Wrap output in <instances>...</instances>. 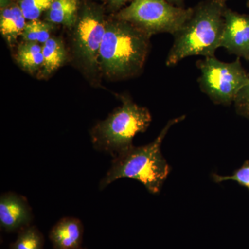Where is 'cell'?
<instances>
[{
    "label": "cell",
    "mask_w": 249,
    "mask_h": 249,
    "mask_svg": "<svg viewBox=\"0 0 249 249\" xmlns=\"http://www.w3.org/2000/svg\"><path fill=\"white\" fill-rule=\"evenodd\" d=\"M167 1L178 7L185 8V0H167Z\"/></svg>",
    "instance_id": "21"
},
{
    "label": "cell",
    "mask_w": 249,
    "mask_h": 249,
    "mask_svg": "<svg viewBox=\"0 0 249 249\" xmlns=\"http://www.w3.org/2000/svg\"><path fill=\"white\" fill-rule=\"evenodd\" d=\"M16 60L23 70L34 73L42 68L43 64L42 45L34 42L21 43L18 46Z\"/></svg>",
    "instance_id": "14"
},
{
    "label": "cell",
    "mask_w": 249,
    "mask_h": 249,
    "mask_svg": "<svg viewBox=\"0 0 249 249\" xmlns=\"http://www.w3.org/2000/svg\"><path fill=\"white\" fill-rule=\"evenodd\" d=\"M111 9L119 10L128 2H132L133 0H108Z\"/></svg>",
    "instance_id": "20"
},
{
    "label": "cell",
    "mask_w": 249,
    "mask_h": 249,
    "mask_svg": "<svg viewBox=\"0 0 249 249\" xmlns=\"http://www.w3.org/2000/svg\"><path fill=\"white\" fill-rule=\"evenodd\" d=\"M247 7L249 8V0H247Z\"/></svg>",
    "instance_id": "22"
},
{
    "label": "cell",
    "mask_w": 249,
    "mask_h": 249,
    "mask_svg": "<svg viewBox=\"0 0 249 249\" xmlns=\"http://www.w3.org/2000/svg\"><path fill=\"white\" fill-rule=\"evenodd\" d=\"M34 214L27 199L13 192L0 196V227L4 232H18L31 225Z\"/></svg>",
    "instance_id": "9"
},
{
    "label": "cell",
    "mask_w": 249,
    "mask_h": 249,
    "mask_svg": "<svg viewBox=\"0 0 249 249\" xmlns=\"http://www.w3.org/2000/svg\"><path fill=\"white\" fill-rule=\"evenodd\" d=\"M76 249H87L86 248H83V247H80V248Z\"/></svg>",
    "instance_id": "23"
},
{
    "label": "cell",
    "mask_w": 249,
    "mask_h": 249,
    "mask_svg": "<svg viewBox=\"0 0 249 249\" xmlns=\"http://www.w3.org/2000/svg\"><path fill=\"white\" fill-rule=\"evenodd\" d=\"M122 105L98 123L91 132L93 147L113 158L133 146L132 141L137 134L145 132L152 121L147 108L139 106L130 98H121Z\"/></svg>",
    "instance_id": "4"
},
{
    "label": "cell",
    "mask_w": 249,
    "mask_h": 249,
    "mask_svg": "<svg viewBox=\"0 0 249 249\" xmlns=\"http://www.w3.org/2000/svg\"><path fill=\"white\" fill-rule=\"evenodd\" d=\"M247 61L249 62V58L248 60H247Z\"/></svg>",
    "instance_id": "24"
},
{
    "label": "cell",
    "mask_w": 249,
    "mask_h": 249,
    "mask_svg": "<svg viewBox=\"0 0 249 249\" xmlns=\"http://www.w3.org/2000/svg\"><path fill=\"white\" fill-rule=\"evenodd\" d=\"M53 24L36 19L27 22L22 37L24 42H37L43 45L51 37Z\"/></svg>",
    "instance_id": "16"
},
{
    "label": "cell",
    "mask_w": 249,
    "mask_h": 249,
    "mask_svg": "<svg viewBox=\"0 0 249 249\" xmlns=\"http://www.w3.org/2000/svg\"><path fill=\"white\" fill-rule=\"evenodd\" d=\"M106 22L102 9L96 5L85 4L78 14L73 36V52L85 70L95 71L98 67L100 49Z\"/></svg>",
    "instance_id": "7"
},
{
    "label": "cell",
    "mask_w": 249,
    "mask_h": 249,
    "mask_svg": "<svg viewBox=\"0 0 249 249\" xmlns=\"http://www.w3.org/2000/svg\"><path fill=\"white\" fill-rule=\"evenodd\" d=\"M212 178L215 183H219L227 181H234L240 186L245 187L249 192V160H246L240 168L235 170L231 175L212 174Z\"/></svg>",
    "instance_id": "18"
},
{
    "label": "cell",
    "mask_w": 249,
    "mask_h": 249,
    "mask_svg": "<svg viewBox=\"0 0 249 249\" xmlns=\"http://www.w3.org/2000/svg\"><path fill=\"white\" fill-rule=\"evenodd\" d=\"M26 18L19 5L11 4L9 0H1L0 31L9 45H14L22 36L25 27Z\"/></svg>",
    "instance_id": "11"
},
{
    "label": "cell",
    "mask_w": 249,
    "mask_h": 249,
    "mask_svg": "<svg viewBox=\"0 0 249 249\" xmlns=\"http://www.w3.org/2000/svg\"><path fill=\"white\" fill-rule=\"evenodd\" d=\"M227 0H202L193 7V13L175 34L166 58L168 67L183 59L201 55L214 56L220 47Z\"/></svg>",
    "instance_id": "1"
},
{
    "label": "cell",
    "mask_w": 249,
    "mask_h": 249,
    "mask_svg": "<svg viewBox=\"0 0 249 249\" xmlns=\"http://www.w3.org/2000/svg\"><path fill=\"white\" fill-rule=\"evenodd\" d=\"M45 237L35 226L30 225L18 232L10 249H44Z\"/></svg>",
    "instance_id": "15"
},
{
    "label": "cell",
    "mask_w": 249,
    "mask_h": 249,
    "mask_svg": "<svg viewBox=\"0 0 249 249\" xmlns=\"http://www.w3.org/2000/svg\"><path fill=\"white\" fill-rule=\"evenodd\" d=\"M185 118L183 115L168 121L150 143L139 147L133 145L114 157L110 168L100 181V190H104L119 178H129L142 183L151 194H159L170 173V165L160 150L162 142L170 128Z\"/></svg>",
    "instance_id": "2"
},
{
    "label": "cell",
    "mask_w": 249,
    "mask_h": 249,
    "mask_svg": "<svg viewBox=\"0 0 249 249\" xmlns=\"http://www.w3.org/2000/svg\"><path fill=\"white\" fill-rule=\"evenodd\" d=\"M234 105L237 114L249 120V82L237 95Z\"/></svg>",
    "instance_id": "19"
},
{
    "label": "cell",
    "mask_w": 249,
    "mask_h": 249,
    "mask_svg": "<svg viewBox=\"0 0 249 249\" xmlns=\"http://www.w3.org/2000/svg\"><path fill=\"white\" fill-rule=\"evenodd\" d=\"M80 0H55L46 12L47 22L74 27L78 20Z\"/></svg>",
    "instance_id": "12"
},
{
    "label": "cell",
    "mask_w": 249,
    "mask_h": 249,
    "mask_svg": "<svg viewBox=\"0 0 249 249\" xmlns=\"http://www.w3.org/2000/svg\"><path fill=\"white\" fill-rule=\"evenodd\" d=\"M55 0H18V5L27 20L38 19L42 13L47 12Z\"/></svg>",
    "instance_id": "17"
},
{
    "label": "cell",
    "mask_w": 249,
    "mask_h": 249,
    "mask_svg": "<svg viewBox=\"0 0 249 249\" xmlns=\"http://www.w3.org/2000/svg\"><path fill=\"white\" fill-rule=\"evenodd\" d=\"M220 47L237 58H249V15L240 14L227 7Z\"/></svg>",
    "instance_id": "8"
},
{
    "label": "cell",
    "mask_w": 249,
    "mask_h": 249,
    "mask_svg": "<svg viewBox=\"0 0 249 249\" xmlns=\"http://www.w3.org/2000/svg\"><path fill=\"white\" fill-rule=\"evenodd\" d=\"M200 70V89L216 105L230 106L249 82V73L242 66L240 58L225 62L215 56L206 57L196 62Z\"/></svg>",
    "instance_id": "6"
},
{
    "label": "cell",
    "mask_w": 249,
    "mask_h": 249,
    "mask_svg": "<svg viewBox=\"0 0 249 249\" xmlns=\"http://www.w3.org/2000/svg\"><path fill=\"white\" fill-rule=\"evenodd\" d=\"M42 76H48L63 65L67 58L65 45L60 39L50 37L42 45Z\"/></svg>",
    "instance_id": "13"
},
{
    "label": "cell",
    "mask_w": 249,
    "mask_h": 249,
    "mask_svg": "<svg viewBox=\"0 0 249 249\" xmlns=\"http://www.w3.org/2000/svg\"><path fill=\"white\" fill-rule=\"evenodd\" d=\"M84 227L76 217H62L51 229L49 238L54 249H76L82 247Z\"/></svg>",
    "instance_id": "10"
},
{
    "label": "cell",
    "mask_w": 249,
    "mask_h": 249,
    "mask_svg": "<svg viewBox=\"0 0 249 249\" xmlns=\"http://www.w3.org/2000/svg\"><path fill=\"white\" fill-rule=\"evenodd\" d=\"M151 36L133 24L115 19L106 23L98 65L112 79L136 76L145 65Z\"/></svg>",
    "instance_id": "3"
},
{
    "label": "cell",
    "mask_w": 249,
    "mask_h": 249,
    "mask_svg": "<svg viewBox=\"0 0 249 249\" xmlns=\"http://www.w3.org/2000/svg\"><path fill=\"white\" fill-rule=\"evenodd\" d=\"M192 13L193 7H178L167 0H133L119 10L115 18L133 24L150 36L162 33L173 36Z\"/></svg>",
    "instance_id": "5"
}]
</instances>
